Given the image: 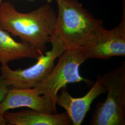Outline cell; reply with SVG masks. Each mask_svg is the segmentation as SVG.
Segmentation results:
<instances>
[{
	"instance_id": "obj_1",
	"label": "cell",
	"mask_w": 125,
	"mask_h": 125,
	"mask_svg": "<svg viewBox=\"0 0 125 125\" xmlns=\"http://www.w3.org/2000/svg\"><path fill=\"white\" fill-rule=\"evenodd\" d=\"M57 15L49 3L28 13L9 1L0 2V28L18 37L43 54L54 33Z\"/></svg>"
},
{
	"instance_id": "obj_2",
	"label": "cell",
	"mask_w": 125,
	"mask_h": 125,
	"mask_svg": "<svg viewBox=\"0 0 125 125\" xmlns=\"http://www.w3.org/2000/svg\"><path fill=\"white\" fill-rule=\"evenodd\" d=\"M54 34L66 49L81 48L98 36L104 28L103 21L94 18L78 0H57Z\"/></svg>"
},
{
	"instance_id": "obj_3",
	"label": "cell",
	"mask_w": 125,
	"mask_h": 125,
	"mask_svg": "<svg viewBox=\"0 0 125 125\" xmlns=\"http://www.w3.org/2000/svg\"><path fill=\"white\" fill-rule=\"evenodd\" d=\"M107 95L97 104L90 125H125V62L103 75Z\"/></svg>"
},
{
	"instance_id": "obj_4",
	"label": "cell",
	"mask_w": 125,
	"mask_h": 125,
	"mask_svg": "<svg viewBox=\"0 0 125 125\" xmlns=\"http://www.w3.org/2000/svg\"><path fill=\"white\" fill-rule=\"evenodd\" d=\"M50 43L51 50L41 54L31 67L13 70L8 65H1L0 73L8 85L17 88H34L46 79L55 66L56 59L66 50L62 41L54 34Z\"/></svg>"
},
{
	"instance_id": "obj_5",
	"label": "cell",
	"mask_w": 125,
	"mask_h": 125,
	"mask_svg": "<svg viewBox=\"0 0 125 125\" xmlns=\"http://www.w3.org/2000/svg\"><path fill=\"white\" fill-rule=\"evenodd\" d=\"M57 65L46 79L34 88L42 95L48 96L56 104L59 91L69 83L89 80L81 76L79 68L87 59L81 48L66 49L59 57Z\"/></svg>"
},
{
	"instance_id": "obj_6",
	"label": "cell",
	"mask_w": 125,
	"mask_h": 125,
	"mask_svg": "<svg viewBox=\"0 0 125 125\" xmlns=\"http://www.w3.org/2000/svg\"><path fill=\"white\" fill-rule=\"evenodd\" d=\"M125 3L122 19L113 29L103 28L94 40L81 48L87 59H107L113 57H125Z\"/></svg>"
},
{
	"instance_id": "obj_7",
	"label": "cell",
	"mask_w": 125,
	"mask_h": 125,
	"mask_svg": "<svg viewBox=\"0 0 125 125\" xmlns=\"http://www.w3.org/2000/svg\"><path fill=\"white\" fill-rule=\"evenodd\" d=\"M56 104L63 108L71 121L72 124L80 125L83 122L90 106L99 95L106 93V88L103 76L99 75L94 85L84 96L74 98L67 90L66 87L60 90Z\"/></svg>"
},
{
	"instance_id": "obj_8",
	"label": "cell",
	"mask_w": 125,
	"mask_h": 125,
	"mask_svg": "<svg viewBox=\"0 0 125 125\" xmlns=\"http://www.w3.org/2000/svg\"><path fill=\"white\" fill-rule=\"evenodd\" d=\"M21 107L42 113H57V105L48 96L40 94L35 88H17L9 89L0 103V113L3 115L9 110Z\"/></svg>"
},
{
	"instance_id": "obj_9",
	"label": "cell",
	"mask_w": 125,
	"mask_h": 125,
	"mask_svg": "<svg viewBox=\"0 0 125 125\" xmlns=\"http://www.w3.org/2000/svg\"><path fill=\"white\" fill-rule=\"evenodd\" d=\"M8 125H69L72 124L66 113L49 114L34 110L8 112L3 114Z\"/></svg>"
},
{
	"instance_id": "obj_10",
	"label": "cell",
	"mask_w": 125,
	"mask_h": 125,
	"mask_svg": "<svg viewBox=\"0 0 125 125\" xmlns=\"http://www.w3.org/2000/svg\"><path fill=\"white\" fill-rule=\"evenodd\" d=\"M41 54L28 43L16 41L9 32L0 28V62L1 65H8L10 62L22 58L37 59Z\"/></svg>"
},
{
	"instance_id": "obj_11",
	"label": "cell",
	"mask_w": 125,
	"mask_h": 125,
	"mask_svg": "<svg viewBox=\"0 0 125 125\" xmlns=\"http://www.w3.org/2000/svg\"><path fill=\"white\" fill-rule=\"evenodd\" d=\"M8 85L4 78L1 75H0V103H1L6 97L8 92Z\"/></svg>"
},
{
	"instance_id": "obj_12",
	"label": "cell",
	"mask_w": 125,
	"mask_h": 125,
	"mask_svg": "<svg viewBox=\"0 0 125 125\" xmlns=\"http://www.w3.org/2000/svg\"><path fill=\"white\" fill-rule=\"evenodd\" d=\"M8 125V124L5 119L3 115L0 113V125Z\"/></svg>"
},
{
	"instance_id": "obj_13",
	"label": "cell",
	"mask_w": 125,
	"mask_h": 125,
	"mask_svg": "<svg viewBox=\"0 0 125 125\" xmlns=\"http://www.w3.org/2000/svg\"><path fill=\"white\" fill-rule=\"evenodd\" d=\"M53 0L57 1V0H46V1H47V3H50V2H51ZM2 1V0H0V2H1Z\"/></svg>"
}]
</instances>
